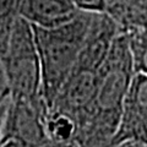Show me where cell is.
<instances>
[{
    "instance_id": "6",
    "label": "cell",
    "mask_w": 147,
    "mask_h": 147,
    "mask_svg": "<svg viewBox=\"0 0 147 147\" xmlns=\"http://www.w3.org/2000/svg\"><path fill=\"white\" fill-rule=\"evenodd\" d=\"M126 141L147 142V75L142 74H135L132 79L110 147Z\"/></svg>"
},
{
    "instance_id": "12",
    "label": "cell",
    "mask_w": 147,
    "mask_h": 147,
    "mask_svg": "<svg viewBox=\"0 0 147 147\" xmlns=\"http://www.w3.org/2000/svg\"><path fill=\"white\" fill-rule=\"evenodd\" d=\"M5 98H10V91H9L4 69L1 65V61H0V99H5Z\"/></svg>"
},
{
    "instance_id": "1",
    "label": "cell",
    "mask_w": 147,
    "mask_h": 147,
    "mask_svg": "<svg viewBox=\"0 0 147 147\" xmlns=\"http://www.w3.org/2000/svg\"><path fill=\"white\" fill-rule=\"evenodd\" d=\"M135 76L125 33H119L99 69L93 108L76 135L79 147H110L120 124L126 94Z\"/></svg>"
},
{
    "instance_id": "5",
    "label": "cell",
    "mask_w": 147,
    "mask_h": 147,
    "mask_svg": "<svg viewBox=\"0 0 147 147\" xmlns=\"http://www.w3.org/2000/svg\"><path fill=\"white\" fill-rule=\"evenodd\" d=\"M48 112L44 100H11L0 142L15 140L26 147H50L45 127Z\"/></svg>"
},
{
    "instance_id": "11",
    "label": "cell",
    "mask_w": 147,
    "mask_h": 147,
    "mask_svg": "<svg viewBox=\"0 0 147 147\" xmlns=\"http://www.w3.org/2000/svg\"><path fill=\"white\" fill-rule=\"evenodd\" d=\"M75 6L82 12L105 13V0H72Z\"/></svg>"
},
{
    "instance_id": "3",
    "label": "cell",
    "mask_w": 147,
    "mask_h": 147,
    "mask_svg": "<svg viewBox=\"0 0 147 147\" xmlns=\"http://www.w3.org/2000/svg\"><path fill=\"white\" fill-rule=\"evenodd\" d=\"M0 61L11 100H44L33 28L20 16L13 24L7 47L0 57Z\"/></svg>"
},
{
    "instance_id": "9",
    "label": "cell",
    "mask_w": 147,
    "mask_h": 147,
    "mask_svg": "<svg viewBox=\"0 0 147 147\" xmlns=\"http://www.w3.org/2000/svg\"><path fill=\"white\" fill-rule=\"evenodd\" d=\"M135 74L147 75V27L126 33Z\"/></svg>"
},
{
    "instance_id": "14",
    "label": "cell",
    "mask_w": 147,
    "mask_h": 147,
    "mask_svg": "<svg viewBox=\"0 0 147 147\" xmlns=\"http://www.w3.org/2000/svg\"><path fill=\"white\" fill-rule=\"evenodd\" d=\"M112 147H147V142H139V141H126L123 144H119Z\"/></svg>"
},
{
    "instance_id": "2",
    "label": "cell",
    "mask_w": 147,
    "mask_h": 147,
    "mask_svg": "<svg viewBox=\"0 0 147 147\" xmlns=\"http://www.w3.org/2000/svg\"><path fill=\"white\" fill-rule=\"evenodd\" d=\"M94 13L82 12L71 22L55 28L32 26L38 53L42 96L48 110L70 75L88 34Z\"/></svg>"
},
{
    "instance_id": "7",
    "label": "cell",
    "mask_w": 147,
    "mask_h": 147,
    "mask_svg": "<svg viewBox=\"0 0 147 147\" xmlns=\"http://www.w3.org/2000/svg\"><path fill=\"white\" fill-rule=\"evenodd\" d=\"M79 13L72 0H20L18 4V16L40 28L66 25Z\"/></svg>"
},
{
    "instance_id": "15",
    "label": "cell",
    "mask_w": 147,
    "mask_h": 147,
    "mask_svg": "<svg viewBox=\"0 0 147 147\" xmlns=\"http://www.w3.org/2000/svg\"><path fill=\"white\" fill-rule=\"evenodd\" d=\"M0 147H26L20 142H17L15 140H7V141H3L0 142Z\"/></svg>"
},
{
    "instance_id": "4",
    "label": "cell",
    "mask_w": 147,
    "mask_h": 147,
    "mask_svg": "<svg viewBox=\"0 0 147 147\" xmlns=\"http://www.w3.org/2000/svg\"><path fill=\"white\" fill-rule=\"evenodd\" d=\"M99 69L76 61L49 112L60 114L76 125V135L86 124L93 108L99 80Z\"/></svg>"
},
{
    "instance_id": "16",
    "label": "cell",
    "mask_w": 147,
    "mask_h": 147,
    "mask_svg": "<svg viewBox=\"0 0 147 147\" xmlns=\"http://www.w3.org/2000/svg\"><path fill=\"white\" fill-rule=\"evenodd\" d=\"M50 147H79L76 144H71V145H50Z\"/></svg>"
},
{
    "instance_id": "8",
    "label": "cell",
    "mask_w": 147,
    "mask_h": 147,
    "mask_svg": "<svg viewBox=\"0 0 147 147\" xmlns=\"http://www.w3.org/2000/svg\"><path fill=\"white\" fill-rule=\"evenodd\" d=\"M45 127L52 145L76 144V125L69 118L48 112Z\"/></svg>"
},
{
    "instance_id": "10",
    "label": "cell",
    "mask_w": 147,
    "mask_h": 147,
    "mask_svg": "<svg viewBox=\"0 0 147 147\" xmlns=\"http://www.w3.org/2000/svg\"><path fill=\"white\" fill-rule=\"evenodd\" d=\"M20 0H0V57L7 47L9 38L18 17Z\"/></svg>"
},
{
    "instance_id": "13",
    "label": "cell",
    "mask_w": 147,
    "mask_h": 147,
    "mask_svg": "<svg viewBox=\"0 0 147 147\" xmlns=\"http://www.w3.org/2000/svg\"><path fill=\"white\" fill-rule=\"evenodd\" d=\"M10 102H11V98L10 99H5V100H0V140H1L3 127H4V123H5V118H6Z\"/></svg>"
}]
</instances>
